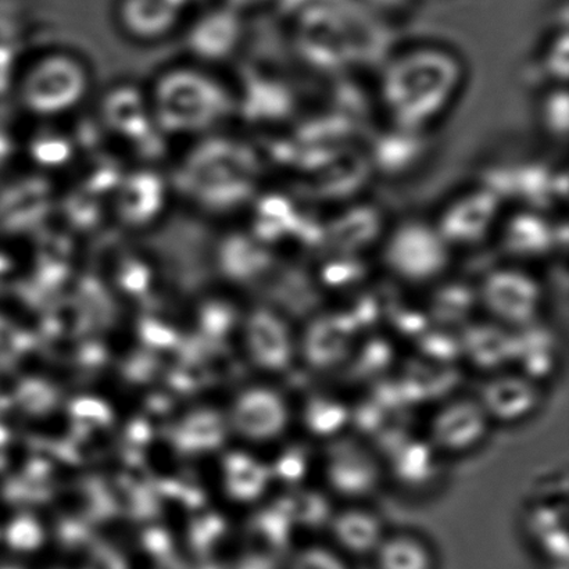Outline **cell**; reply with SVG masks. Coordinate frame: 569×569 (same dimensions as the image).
I'll return each mask as SVG.
<instances>
[{"mask_svg":"<svg viewBox=\"0 0 569 569\" xmlns=\"http://www.w3.org/2000/svg\"><path fill=\"white\" fill-rule=\"evenodd\" d=\"M450 250L433 222L412 220L396 227L387 238L383 261L398 280L426 284L445 274Z\"/></svg>","mask_w":569,"mask_h":569,"instance_id":"7a4b0ae2","label":"cell"},{"mask_svg":"<svg viewBox=\"0 0 569 569\" xmlns=\"http://www.w3.org/2000/svg\"><path fill=\"white\" fill-rule=\"evenodd\" d=\"M478 400L490 421L511 423L537 410L540 392L532 378L505 373L485 383Z\"/></svg>","mask_w":569,"mask_h":569,"instance_id":"52a82bcc","label":"cell"},{"mask_svg":"<svg viewBox=\"0 0 569 569\" xmlns=\"http://www.w3.org/2000/svg\"><path fill=\"white\" fill-rule=\"evenodd\" d=\"M503 214L499 193L477 187L450 199L433 226L450 249L470 248L495 236Z\"/></svg>","mask_w":569,"mask_h":569,"instance_id":"3957f363","label":"cell"},{"mask_svg":"<svg viewBox=\"0 0 569 569\" xmlns=\"http://www.w3.org/2000/svg\"><path fill=\"white\" fill-rule=\"evenodd\" d=\"M180 9V0H122L121 20L136 31L133 36L147 24L143 38H159L174 26Z\"/></svg>","mask_w":569,"mask_h":569,"instance_id":"8fae6325","label":"cell"},{"mask_svg":"<svg viewBox=\"0 0 569 569\" xmlns=\"http://www.w3.org/2000/svg\"><path fill=\"white\" fill-rule=\"evenodd\" d=\"M459 56L418 43L390 58L379 80L383 113L398 130L422 133L448 113L465 86Z\"/></svg>","mask_w":569,"mask_h":569,"instance_id":"6da1fadb","label":"cell"},{"mask_svg":"<svg viewBox=\"0 0 569 569\" xmlns=\"http://www.w3.org/2000/svg\"><path fill=\"white\" fill-rule=\"evenodd\" d=\"M269 2V0H233V3L238 6H256Z\"/></svg>","mask_w":569,"mask_h":569,"instance_id":"5bb4252c","label":"cell"},{"mask_svg":"<svg viewBox=\"0 0 569 569\" xmlns=\"http://www.w3.org/2000/svg\"><path fill=\"white\" fill-rule=\"evenodd\" d=\"M478 295L489 315L503 326L533 323L543 305V289L537 278L515 267L490 272Z\"/></svg>","mask_w":569,"mask_h":569,"instance_id":"277c9868","label":"cell"},{"mask_svg":"<svg viewBox=\"0 0 569 569\" xmlns=\"http://www.w3.org/2000/svg\"><path fill=\"white\" fill-rule=\"evenodd\" d=\"M326 478L335 493L361 500L376 492L381 467L370 451L353 442L335 445L326 459Z\"/></svg>","mask_w":569,"mask_h":569,"instance_id":"8992f818","label":"cell"},{"mask_svg":"<svg viewBox=\"0 0 569 569\" xmlns=\"http://www.w3.org/2000/svg\"><path fill=\"white\" fill-rule=\"evenodd\" d=\"M328 528L335 543L353 555H372L385 537L379 517L361 507L335 512Z\"/></svg>","mask_w":569,"mask_h":569,"instance_id":"9c48e42d","label":"cell"},{"mask_svg":"<svg viewBox=\"0 0 569 569\" xmlns=\"http://www.w3.org/2000/svg\"><path fill=\"white\" fill-rule=\"evenodd\" d=\"M501 248L512 259L531 261L545 258L556 248V228L539 210H521L498 227Z\"/></svg>","mask_w":569,"mask_h":569,"instance_id":"ba28073f","label":"cell"},{"mask_svg":"<svg viewBox=\"0 0 569 569\" xmlns=\"http://www.w3.org/2000/svg\"><path fill=\"white\" fill-rule=\"evenodd\" d=\"M562 92H565V89L551 92L549 97L546 94L542 108H540V113H542L540 119H542L545 130L555 138L567 137V109L560 111V106L567 102V93L560 99Z\"/></svg>","mask_w":569,"mask_h":569,"instance_id":"7c38bea8","label":"cell"},{"mask_svg":"<svg viewBox=\"0 0 569 569\" xmlns=\"http://www.w3.org/2000/svg\"><path fill=\"white\" fill-rule=\"evenodd\" d=\"M492 421L478 399L449 401L429 423V445L448 455L467 453L481 445Z\"/></svg>","mask_w":569,"mask_h":569,"instance_id":"5b68a950","label":"cell"},{"mask_svg":"<svg viewBox=\"0 0 569 569\" xmlns=\"http://www.w3.org/2000/svg\"><path fill=\"white\" fill-rule=\"evenodd\" d=\"M377 569H433L432 549L416 533H385L372 553Z\"/></svg>","mask_w":569,"mask_h":569,"instance_id":"30bf717a","label":"cell"},{"mask_svg":"<svg viewBox=\"0 0 569 569\" xmlns=\"http://www.w3.org/2000/svg\"><path fill=\"white\" fill-rule=\"evenodd\" d=\"M365 2L370 4L373 9L381 11H395L403 9L410 0H365Z\"/></svg>","mask_w":569,"mask_h":569,"instance_id":"4fadbf2b","label":"cell"}]
</instances>
